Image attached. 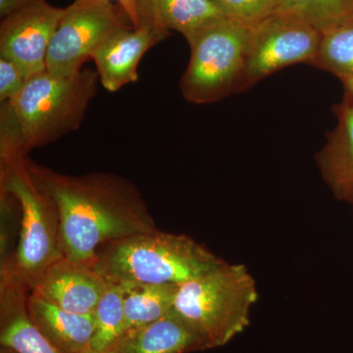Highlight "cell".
Segmentation results:
<instances>
[{
    "label": "cell",
    "mask_w": 353,
    "mask_h": 353,
    "mask_svg": "<svg viewBox=\"0 0 353 353\" xmlns=\"http://www.w3.org/2000/svg\"><path fill=\"white\" fill-rule=\"evenodd\" d=\"M27 166L57 204L65 259L92 264L105 243L158 230L138 188L124 176L105 172L65 175L28 157Z\"/></svg>",
    "instance_id": "1"
},
{
    "label": "cell",
    "mask_w": 353,
    "mask_h": 353,
    "mask_svg": "<svg viewBox=\"0 0 353 353\" xmlns=\"http://www.w3.org/2000/svg\"><path fill=\"white\" fill-rule=\"evenodd\" d=\"M99 81L92 69L70 77L46 71L28 79L17 97L1 103L0 158L27 157L77 131L97 94Z\"/></svg>",
    "instance_id": "2"
},
{
    "label": "cell",
    "mask_w": 353,
    "mask_h": 353,
    "mask_svg": "<svg viewBox=\"0 0 353 353\" xmlns=\"http://www.w3.org/2000/svg\"><path fill=\"white\" fill-rule=\"evenodd\" d=\"M226 263L187 234L157 231L101 246L92 266L108 284L182 285Z\"/></svg>",
    "instance_id": "3"
},
{
    "label": "cell",
    "mask_w": 353,
    "mask_h": 353,
    "mask_svg": "<svg viewBox=\"0 0 353 353\" xmlns=\"http://www.w3.org/2000/svg\"><path fill=\"white\" fill-rule=\"evenodd\" d=\"M27 157L0 158V192L13 197L21 211L17 248L2 260L0 277L32 292L46 269L64 256L57 204L32 178Z\"/></svg>",
    "instance_id": "4"
},
{
    "label": "cell",
    "mask_w": 353,
    "mask_h": 353,
    "mask_svg": "<svg viewBox=\"0 0 353 353\" xmlns=\"http://www.w3.org/2000/svg\"><path fill=\"white\" fill-rule=\"evenodd\" d=\"M257 301V283L248 267L226 262L180 285L173 310L210 350L227 345L245 331Z\"/></svg>",
    "instance_id": "5"
},
{
    "label": "cell",
    "mask_w": 353,
    "mask_h": 353,
    "mask_svg": "<svg viewBox=\"0 0 353 353\" xmlns=\"http://www.w3.org/2000/svg\"><path fill=\"white\" fill-rule=\"evenodd\" d=\"M252 31L224 16L185 38L190 57L180 83L185 101L213 103L241 92Z\"/></svg>",
    "instance_id": "6"
},
{
    "label": "cell",
    "mask_w": 353,
    "mask_h": 353,
    "mask_svg": "<svg viewBox=\"0 0 353 353\" xmlns=\"http://www.w3.org/2000/svg\"><path fill=\"white\" fill-rule=\"evenodd\" d=\"M132 26L121 7L103 0H75L65 13L51 41L46 71L70 77L82 71L83 64L117 30Z\"/></svg>",
    "instance_id": "7"
},
{
    "label": "cell",
    "mask_w": 353,
    "mask_h": 353,
    "mask_svg": "<svg viewBox=\"0 0 353 353\" xmlns=\"http://www.w3.org/2000/svg\"><path fill=\"white\" fill-rule=\"evenodd\" d=\"M321 38L312 26L285 14H273L253 26L241 92L285 67L312 64Z\"/></svg>",
    "instance_id": "8"
},
{
    "label": "cell",
    "mask_w": 353,
    "mask_h": 353,
    "mask_svg": "<svg viewBox=\"0 0 353 353\" xmlns=\"http://www.w3.org/2000/svg\"><path fill=\"white\" fill-rule=\"evenodd\" d=\"M64 13L65 8L39 0L7 16L0 26V57L17 65L26 80L46 72L48 48Z\"/></svg>",
    "instance_id": "9"
},
{
    "label": "cell",
    "mask_w": 353,
    "mask_h": 353,
    "mask_svg": "<svg viewBox=\"0 0 353 353\" xmlns=\"http://www.w3.org/2000/svg\"><path fill=\"white\" fill-rule=\"evenodd\" d=\"M169 34L148 26H128L111 34L92 57L102 87L115 92L138 82L141 58Z\"/></svg>",
    "instance_id": "10"
},
{
    "label": "cell",
    "mask_w": 353,
    "mask_h": 353,
    "mask_svg": "<svg viewBox=\"0 0 353 353\" xmlns=\"http://www.w3.org/2000/svg\"><path fill=\"white\" fill-rule=\"evenodd\" d=\"M108 287L92 264L63 257L46 269L32 292L69 312L94 314Z\"/></svg>",
    "instance_id": "11"
},
{
    "label": "cell",
    "mask_w": 353,
    "mask_h": 353,
    "mask_svg": "<svg viewBox=\"0 0 353 353\" xmlns=\"http://www.w3.org/2000/svg\"><path fill=\"white\" fill-rule=\"evenodd\" d=\"M336 127L315 159L323 180L333 196L350 202L353 196V105L345 97L334 106Z\"/></svg>",
    "instance_id": "12"
},
{
    "label": "cell",
    "mask_w": 353,
    "mask_h": 353,
    "mask_svg": "<svg viewBox=\"0 0 353 353\" xmlns=\"http://www.w3.org/2000/svg\"><path fill=\"white\" fill-rule=\"evenodd\" d=\"M31 290L10 279L0 281V345L16 353H62L32 321L27 311Z\"/></svg>",
    "instance_id": "13"
},
{
    "label": "cell",
    "mask_w": 353,
    "mask_h": 353,
    "mask_svg": "<svg viewBox=\"0 0 353 353\" xmlns=\"http://www.w3.org/2000/svg\"><path fill=\"white\" fill-rule=\"evenodd\" d=\"M30 318L41 333L62 353H81L90 347L95 330L94 314H77L30 292Z\"/></svg>",
    "instance_id": "14"
},
{
    "label": "cell",
    "mask_w": 353,
    "mask_h": 353,
    "mask_svg": "<svg viewBox=\"0 0 353 353\" xmlns=\"http://www.w3.org/2000/svg\"><path fill=\"white\" fill-rule=\"evenodd\" d=\"M121 345L122 353H190L208 350L173 308L157 321L128 331L121 339Z\"/></svg>",
    "instance_id": "15"
},
{
    "label": "cell",
    "mask_w": 353,
    "mask_h": 353,
    "mask_svg": "<svg viewBox=\"0 0 353 353\" xmlns=\"http://www.w3.org/2000/svg\"><path fill=\"white\" fill-rule=\"evenodd\" d=\"M126 333L157 321L173 308L179 285H123Z\"/></svg>",
    "instance_id": "16"
},
{
    "label": "cell",
    "mask_w": 353,
    "mask_h": 353,
    "mask_svg": "<svg viewBox=\"0 0 353 353\" xmlns=\"http://www.w3.org/2000/svg\"><path fill=\"white\" fill-rule=\"evenodd\" d=\"M276 13L297 18L324 34L352 22L353 0H278Z\"/></svg>",
    "instance_id": "17"
},
{
    "label": "cell",
    "mask_w": 353,
    "mask_h": 353,
    "mask_svg": "<svg viewBox=\"0 0 353 353\" xmlns=\"http://www.w3.org/2000/svg\"><path fill=\"white\" fill-rule=\"evenodd\" d=\"M157 13L164 29L185 38L224 17L213 0H157Z\"/></svg>",
    "instance_id": "18"
},
{
    "label": "cell",
    "mask_w": 353,
    "mask_h": 353,
    "mask_svg": "<svg viewBox=\"0 0 353 353\" xmlns=\"http://www.w3.org/2000/svg\"><path fill=\"white\" fill-rule=\"evenodd\" d=\"M125 294L123 285L108 284L94 311L95 330L90 347L97 352L108 350L126 334Z\"/></svg>",
    "instance_id": "19"
},
{
    "label": "cell",
    "mask_w": 353,
    "mask_h": 353,
    "mask_svg": "<svg viewBox=\"0 0 353 353\" xmlns=\"http://www.w3.org/2000/svg\"><path fill=\"white\" fill-rule=\"evenodd\" d=\"M313 66L338 77L353 79V21L322 34Z\"/></svg>",
    "instance_id": "20"
},
{
    "label": "cell",
    "mask_w": 353,
    "mask_h": 353,
    "mask_svg": "<svg viewBox=\"0 0 353 353\" xmlns=\"http://www.w3.org/2000/svg\"><path fill=\"white\" fill-rule=\"evenodd\" d=\"M223 15L254 26L276 13L278 0H213Z\"/></svg>",
    "instance_id": "21"
},
{
    "label": "cell",
    "mask_w": 353,
    "mask_h": 353,
    "mask_svg": "<svg viewBox=\"0 0 353 353\" xmlns=\"http://www.w3.org/2000/svg\"><path fill=\"white\" fill-rule=\"evenodd\" d=\"M27 82L17 65L0 57V101H11L20 94Z\"/></svg>",
    "instance_id": "22"
},
{
    "label": "cell",
    "mask_w": 353,
    "mask_h": 353,
    "mask_svg": "<svg viewBox=\"0 0 353 353\" xmlns=\"http://www.w3.org/2000/svg\"><path fill=\"white\" fill-rule=\"evenodd\" d=\"M139 9L141 26H148L160 31L169 32L160 25L158 19L157 0H139Z\"/></svg>",
    "instance_id": "23"
},
{
    "label": "cell",
    "mask_w": 353,
    "mask_h": 353,
    "mask_svg": "<svg viewBox=\"0 0 353 353\" xmlns=\"http://www.w3.org/2000/svg\"><path fill=\"white\" fill-rule=\"evenodd\" d=\"M116 4L122 8L126 13L128 18L131 21L134 27L139 28L141 26V17H139V0H103Z\"/></svg>",
    "instance_id": "24"
},
{
    "label": "cell",
    "mask_w": 353,
    "mask_h": 353,
    "mask_svg": "<svg viewBox=\"0 0 353 353\" xmlns=\"http://www.w3.org/2000/svg\"><path fill=\"white\" fill-rule=\"evenodd\" d=\"M38 1L39 0H0V15L6 18Z\"/></svg>",
    "instance_id": "25"
},
{
    "label": "cell",
    "mask_w": 353,
    "mask_h": 353,
    "mask_svg": "<svg viewBox=\"0 0 353 353\" xmlns=\"http://www.w3.org/2000/svg\"><path fill=\"white\" fill-rule=\"evenodd\" d=\"M81 353H122V345H121V340L118 341L117 343H115L112 347L108 348V350H102V352H97V350H92V347H88Z\"/></svg>",
    "instance_id": "26"
},
{
    "label": "cell",
    "mask_w": 353,
    "mask_h": 353,
    "mask_svg": "<svg viewBox=\"0 0 353 353\" xmlns=\"http://www.w3.org/2000/svg\"><path fill=\"white\" fill-rule=\"evenodd\" d=\"M341 83L345 90V97L352 102L353 105V79H345V80L341 81Z\"/></svg>",
    "instance_id": "27"
},
{
    "label": "cell",
    "mask_w": 353,
    "mask_h": 353,
    "mask_svg": "<svg viewBox=\"0 0 353 353\" xmlns=\"http://www.w3.org/2000/svg\"><path fill=\"white\" fill-rule=\"evenodd\" d=\"M0 353H16V352H13V350H10V348L6 347H0Z\"/></svg>",
    "instance_id": "28"
},
{
    "label": "cell",
    "mask_w": 353,
    "mask_h": 353,
    "mask_svg": "<svg viewBox=\"0 0 353 353\" xmlns=\"http://www.w3.org/2000/svg\"><path fill=\"white\" fill-rule=\"evenodd\" d=\"M348 203H350V205H352V208H353V196H352V199H350V202H348Z\"/></svg>",
    "instance_id": "29"
}]
</instances>
